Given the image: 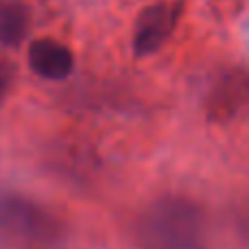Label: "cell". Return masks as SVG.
<instances>
[{"label":"cell","mask_w":249,"mask_h":249,"mask_svg":"<svg viewBox=\"0 0 249 249\" xmlns=\"http://www.w3.org/2000/svg\"><path fill=\"white\" fill-rule=\"evenodd\" d=\"M247 101V81L245 74L241 72H228L212 86L208 94V116L212 121H232L241 114Z\"/></svg>","instance_id":"cell-5"},{"label":"cell","mask_w":249,"mask_h":249,"mask_svg":"<svg viewBox=\"0 0 249 249\" xmlns=\"http://www.w3.org/2000/svg\"><path fill=\"white\" fill-rule=\"evenodd\" d=\"M181 0H160L140 13L133 31V53L136 57H149L158 53L173 35L181 18Z\"/></svg>","instance_id":"cell-3"},{"label":"cell","mask_w":249,"mask_h":249,"mask_svg":"<svg viewBox=\"0 0 249 249\" xmlns=\"http://www.w3.org/2000/svg\"><path fill=\"white\" fill-rule=\"evenodd\" d=\"M11 83H13V72H11V66L7 61L0 59V105L4 103L7 99L9 90H11Z\"/></svg>","instance_id":"cell-7"},{"label":"cell","mask_w":249,"mask_h":249,"mask_svg":"<svg viewBox=\"0 0 249 249\" xmlns=\"http://www.w3.org/2000/svg\"><path fill=\"white\" fill-rule=\"evenodd\" d=\"M0 230L7 238L29 247H46L59 238L57 216L22 195H9L0 201Z\"/></svg>","instance_id":"cell-2"},{"label":"cell","mask_w":249,"mask_h":249,"mask_svg":"<svg viewBox=\"0 0 249 249\" xmlns=\"http://www.w3.org/2000/svg\"><path fill=\"white\" fill-rule=\"evenodd\" d=\"M29 31L26 9L18 2H0V44L16 48Z\"/></svg>","instance_id":"cell-6"},{"label":"cell","mask_w":249,"mask_h":249,"mask_svg":"<svg viewBox=\"0 0 249 249\" xmlns=\"http://www.w3.org/2000/svg\"><path fill=\"white\" fill-rule=\"evenodd\" d=\"M136 243L140 249H210L206 216L186 197H162L136 219Z\"/></svg>","instance_id":"cell-1"},{"label":"cell","mask_w":249,"mask_h":249,"mask_svg":"<svg viewBox=\"0 0 249 249\" xmlns=\"http://www.w3.org/2000/svg\"><path fill=\"white\" fill-rule=\"evenodd\" d=\"M29 68L46 81H64L74 70V55L66 44L53 37L33 39L26 53Z\"/></svg>","instance_id":"cell-4"}]
</instances>
